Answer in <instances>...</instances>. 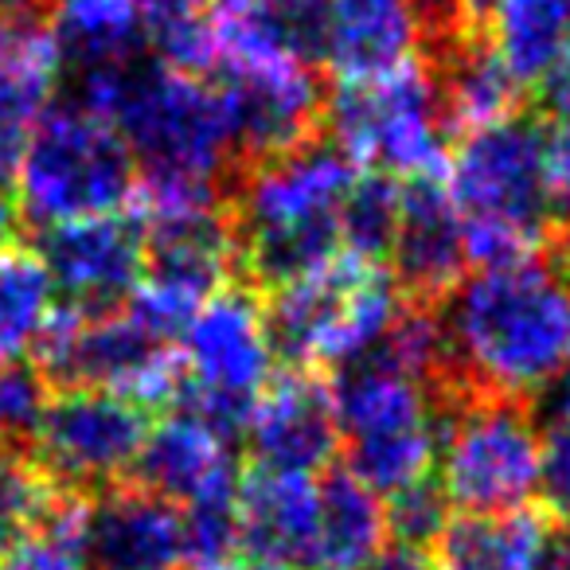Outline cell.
<instances>
[{
    "instance_id": "obj_25",
    "label": "cell",
    "mask_w": 570,
    "mask_h": 570,
    "mask_svg": "<svg viewBox=\"0 0 570 570\" xmlns=\"http://www.w3.org/2000/svg\"><path fill=\"white\" fill-rule=\"evenodd\" d=\"M551 523L531 508L453 515L434 543V570H539Z\"/></svg>"
},
{
    "instance_id": "obj_22",
    "label": "cell",
    "mask_w": 570,
    "mask_h": 570,
    "mask_svg": "<svg viewBox=\"0 0 570 570\" xmlns=\"http://www.w3.org/2000/svg\"><path fill=\"white\" fill-rule=\"evenodd\" d=\"M469 32L520 87H535L570 43V0H484Z\"/></svg>"
},
{
    "instance_id": "obj_42",
    "label": "cell",
    "mask_w": 570,
    "mask_h": 570,
    "mask_svg": "<svg viewBox=\"0 0 570 570\" xmlns=\"http://www.w3.org/2000/svg\"><path fill=\"white\" fill-rule=\"evenodd\" d=\"M559 274L570 282V227H567V235H562V246H559Z\"/></svg>"
},
{
    "instance_id": "obj_43",
    "label": "cell",
    "mask_w": 570,
    "mask_h": 570,
    "mask_svg": "<svg viewBox=\"0 0 570 570\" xmlns=\"http://www.w3.org/2000/svg\"><path fill=\"white\" fill-rule=\"evenodd\" d=\"M238 570H302V567H289V562H262V559H250L246 567Z\"/></svg>"
},
{
    "instance_id": "obj_6",
    "label": "cell",
    "mask_w": 570,
    "mask_h": 570,
    "mask_svg": "<svg viewBox=\"0 0 570 570\" xmlns=\"http://www.w3.org/2000/svg\"><path fill=\"white\" fill-rule=\"evenodd\" d=\"M137 184L141 176L118 129L79 102H56L43 114L12 173L20 215L36 230L126 212Z\"/></svg>"
},
{
    "instance_id": "obj_37",
    "label": "cell",
    "mask_w": 570,
    "mask_h": 570,
    "mask_svg": "<svg viewBox=\"0 0 570 570\" xmlns=\"http://www.w3.org/2000/svg\"><path fill=\"white\" fill-rule=\"evenodd\" d=\"M24 227V215H20L17 191H12V180H0V246H12Z\"/></svg>"
},
{
    "instance_id": "obj_5",
    "label": "cell",
    "mask_w": 570,
    "mask_h": 570,
    "mask_svg": "<svg viewBox=\"0 0 570 570\" xmlns=\"http://www.w3.org/2000/svg\"><path fill=\"white\" fill-rule=\"evenodd\" d=\"M414 297L399 289L387 266L336 258L333 266L269 289L266 325L277 360L297 372L352 364L380 356L395 321Z\"/></svg>"
},
{
    "instance_id": "obj_31",
    "label": "cell",
    "mask_w": 570,
    "mask_h": 570,
    "mask_svg": "<svg viewBox=\"0 0 570 570\" xmlns=\"http://www.w3.org/2000/svg\"><path fill=\"white\" fill-rule=\"evenodd\" d=\"M51 391L43 387L40 367L0 364V445H17L32 438Z\"/></svg>"
},
{
    "instance_id": "obj_32",
    "label": "cell",
    "mask_w": 570,
    "mask_h": 570,
    "mask_svg": "<svg viewBox=\"0 0 570 570\" xmlns=\"http://www.w3.org/2000/svg\"><path fill=\"white\" fill-rule=\"evenodd\" d=\"M539 492H543L547 508L570 523V414H559V419L543 430Z\"/></svg>"
},
{
    "instance_id": "obj_38",
    "label": "cell",
    "mask_w": 570,
    "mask_h": 570,
    "mask_svg": "<svg viewBox=\"0 0 570 570\" xmlns=\"http://www.w3.org/2000/svg\"><path fill=\"white\" fill-rule=\"evenodd\" d=\"M539 570H570V528L567 531H551Z\"/></svg>"
},
{
    "instance_id": "obj_29",
    "label": "cell",
    "mask_w": 570,
    "mask_h": 570,
    "mask_svg": "<svg viewBox=\"0 0 570 570\" xmlns=\"http://www.w3.org/2000/svg\"><path fill=\"white\" fill-rule=\"evenodd\" d=\"M399 204H403V184L383 173H364L360 168L341 207L344 254L356 262L383 266L399 227Z\"/></svg>"
},
{
    "instance_id": "obj_23",
    "label": "cell",
    "mask_w": 570,
    "mask_h": 570,
    "mask_svg": "<svg viewBox=\"0 0 570 570\" xmlns=\"http://www.w3.org/2000/svg\"><path fill=\"white\" fill-rule=\"evenodd\" d=\"M48 24L71 75L149 59V12L141 0H56Z\"/></svg>"
},
{
    "instance_id": "obj_11",
    "label": "cell",
    "mask_w": 570,
    "mask_h": 570,
    "mask_svg": "<svg viewBox=\"0 0 570 570\" xmlns=\"http://www.w3.org/2000/svg\"><path fill=\"white\" fill-rule=\"evenodd\" d=\"M32 360L43 380H56L63 387L110 391L145 411L176 403L180 391L176 348L137 325L129 309L82 313L59 305Z\"/></svg>"
},
{
    "instance_id": "obj_18",
    "label": "cell",
    "mask_w": 570,
    "mask_h": 570,
    "mask_svg": "<svg viewBox=\"0 0 570 570\" xmlns=\"http://www.w3.org/2000/svg\"><path fill=\"white\" fill-rule=\"evenodd\" d=\"M391 277L414 302L445 297L469 274L465 219L438 180H406L399 204V227L391 238Z\"/></svg>"
},
{
    "instance_id": "obj_39",
    "label": "cell",
    "mask_w": 570,
    "mask_h": 570,
    "mask_svg": "<svg viewBox=\"0 0 570 570\" xmlns=\"http://www.w3.org/2000/svg\"><path fill=\"white\" fill-rule=\"evenodd\" d=\"M145 12H149V24L160 17H176V12H191V9H204V0H141Z\"/></svg>"
},
{
    "instance_id": "obj_41",
    "label": "cell",
    "mask_w": 570,
    "mask_h": 570,
    "mask_svg": "<svg viewBox=\"0 0 570 570\" xmlns=\"http://www.w3.org/2000/svg\"><path fill=\"white\" fill-rule=\"evenodd\" d=\"M17 12H32V0H0V20L17 17Z\"/></svg>"
},
{
    "instance_id": "obj_35",
    "label": "cell",
    "mask_w": 570,
    "mask_h": 570,
    "mask_svg": "<svg viewBox=\"0 0 570 570\" xmlns=\"http://www.w3.org/2000/svg\"><path fill=\"white\" fill-rule=\"evenodd\" d=\"M539 87H543L551 110L559 114V118H570V43H567V51L559 56V63L547 71V79L539 82Z\"/></svg>"
},
{
    "instance_id": "obj_16",
    "label": "cell",
    "mask_w": 570,
    "mask_h": 570,
    "mask_svg": "<svg viewBox=\"0 0 570 570\" xmlns=\"http://www.w3.org/2000/svg\"><path fill=\"white\" fill-rule=\"evenodd\" d=\"M243 442L254 469L321 476L341 450V422L328 383L297 367L277 372L254 403Z\"/></svg>"
},
{
    "instance_id": "obj_4",
    "label": "cell",
    "mask_w": 570,
    "mask_h": 570,
    "mask_svg": "<svg viewBox=\"0 0 570 570\" xmlns=\"http://www.w3.org/2000/svg\"><path fill=\"white\" fill-rule=\"evenodd\" d=\"M445 191L465 219L469 269L539 258L551 219L543 129L528 118L465 134L445 165Z\"/></svg>"
},
{
    "instance_id": "obj_30",
    "label": "cell",
    "mask_w": 570,
    "mask_h": 570,
    "mask_svg": "<svg viewBox=\"0 0 570 570\" xmlns=\"http://www.w3.org/2000/svg\"><path fill=\"white\" fill-rule=\"evenodd\" d=\"M383 508H387L391 547H406V551H422V554L434 551L445 523L453 520L450 500H445V492L438 489L434 476L414 484V489L399 492V497L383 500Z\"/></svg>"
},
{
    "instance_id": "obj_27",
    "label": "cell",
    "mask_w": 570,
    "mask_h": 570,
    "mask_svg": "<svg viewBox=\"0 0 570 570\" xmlns=\"http://www.w3.org/2000/svg\"><path fill=\"white\" fill-rule=\"evenodd\" d=\"M59 294L32 246H0V364H32Z\"/></svg>"
},
{
    "instance_id": "obj_14",
    "label": "cell",
    "mask_w": 570,
    "mask_h": 570,
    "mask_svg": "<svg viewBox=\"0 0 570 570\" xmlns=\"http://www.w3.org/2000/svg\"><path fill=\"white\" fill-rule=\"evenodd\" d=\"M43 531L67 539L90 570L191 567L184 512L137 489L134 481L95 492V497H63Z\"/></svg>"
},
{
    "instance_id": "obj_7",
    "label": "cell",
    "mask_w": 570,
    "mask_h": 570,
    "mask_svg": "<svg viewBox=\"0 0 570 570\" xmlns=\"http://www.w3.org/2000/svg\"><path fill=\"white\" fill-rule=\"evenodd\" d=\"M341 422V450L348 453V473L367 489H411L434 473L442 406L430 383L383 360H364L328 383Z\"/></svg>"
},
{
    "instance_id": "obj_33",
    "label": "cell",
    "mask_w": 570,
    "mask_h": 570,
    "mask_svg": "<svg viewBox=\"0 0 570 570\" xmlns=\"http://www.w3.org/2000/svg\"><path fill=\"white\" fill-rule=\"evenodd\" d=\"M0 570H90V567L67 539H59L56 531H40V535L24 539V543L9 547V551L0 554Z\"/></svg>"
},
{
    "instance_id": "obj_44",
    "label": "cell",
    "mask_w": 570,
    "mask_h": 570,
    "mask_svg": "<svg viewBox=\"0 0 570 570\" xmlns=\"http://www.w3.org/2000/svg\"><path fill=\"white\" fill-rule=\"evenodd\" d=\"M219 4H238V0H219Z\"/></svg>"
},
{
    "instance_id": "obj_34",
    "label": "cell",
    "mask_w": 570,
    "mask_h": 570,
    "mask_svg": "<svg viewBox=\"0 0 570 570\" xmlns=\"http://www.w3.org/2000/svg\"><path fill=\"white\" fill-rule=\"evenodd\" d=\"M543 176L551 215L570 219V118H554V126L543 134Z\"/></svg>"
},
{
    "instance_id": "obj_36",
    "label": "cell",
    "mask_w": 570,
    "mask_h": 570,
    "mask_svg": "<svg viewBox=\"0 0 570 570\" xmlns=\"http://www.w3.org/2000/svg\"><path fill=\"white\" fill-rule=\"evenodd\" d=\"M356 570H434V562H430V554H422V551L387 547V551L375 554L372 562H364V567H356Z\"/></svg>"
},
{
    "instance_id": "obj_2",
    "label": "cell",
    "mask_w": 570,
    "mask_h": 570,
    "mask_svg": "<svg viewBox=\"0 0 570 570\" xmlns=\"http://www.w3.org/2000/svg\"><path fill=\"white\" fill-rule=\"evenodd\" d=\"M82 110L106 118L137 165V191L223 196L235 165V137L219 87L157 59L71 75Z\"/></svg>"
},
{
    "instance_id": "obj_20",
    "label": "cell",
    "mask_w": 570,
    "mask_h": 570,
    "mask_svg": "<svg viewBox=\"0 0 570 570\" xmlns=\"http://www.w3.org/2000/svg\"><path fill=\"white\" fill-rule=\"evenodd\" d=\"M63 56L51 24L36 12L0 20V180H12L32 129L56 106Z\"/></svg>"
},
{
    "instance_id": "obj_8",
    "label": "cell",
    "mask_w": 570,
    "mask_h": 570,
    "mask_svg": "<svg viewBox=\"0 0 570 570\" xmlns=\"http://www.w3.org/2000/svg\"><path fill=\"white\" fill-rule=\"evenodd\" d=\"M328 145L364 173L391 180H438L450 165L445 114L434 71L411 63L380 79L336 82L325 98Z\"/></svg>"
},
{
    "instance_id": "obj_9",
    "label": "cell",
    "mask_w": 570,
    "mask_h": 570,
    "mask_svg": "<svg viewBox=\"0 0 570 570\" xmlns=\"http://www.w3.org/2000/svg\"><path fill=\"white\" fill-rule=\"evenodd\" d=\"M176 360H180L176 411L207 422L230 442L243 438L254 403L274 383L282 364L269 341L262 297L238 285L207 297L176 341Z\"/></svg>"
},
{
    "instance_id": "obj_10",
    "label": "cell",
    "mask_w": 570,
    "mask_h": 570,
    "mask_svg": "<svg viewBox=\"0 0 570 570\" xmlns=\"http://www.w3.org/2000/svg\"><path fill=\"white\" fill-rule=\"evenodd\" d=\"M543 430L512 399L473 395L442 411L434 481L469 515L520 512L539 492Z\"/></svg>"
},
{
    "instance_id": "obj_3",
    "label": "cell",
    "mask_w": 570,
    "mask_h": 570,
    "mask_svg": "<svg viewBox=\"0 0 570 570\" xmlns=\"http://www.w3.org/2000/svg\"><path fill=\"white\" fill-rule=\"evenodd\" d=\"M356 173L328 141L254 160L227 204L238 266L277 289L344 258L341 207Z\"/></svg>"
},
{
    "instance_id": "obj_19",
    "label": "cell",
    "mask_w": 570,
    "mask_h": 570,
    "mask_svg": "<svg viewBox=\"0 0 570 570\" xmlns=\"http://www.w3.org/2000/svg\"><path fill=\"white\" fill-rule=\"evenodd\" d=\"M321 476L274 469L243 473L235 497L238 547L250 551V559L313 570L321 531Z\"/></svg>"
},
{
    "instance_id": "obj_17",
    "label": "cell",
    "mask_w": 570,
    "mask_h": 570,
    "mask_svg": "<svg viewBox=\"0 0 570 570\" xmlns=\"http://www.w3.org/2000/svg\"><path fill=\"white\" fill-rule=\"evenodd\" d=\"M238 481L243 469L235 458V442L184 411L153 422L134 469L137 489L153 492L180 512L230 508L238 497Z\"/></svg>"
},
{
    "instance_id": "obj_26",
    "label": "cell",
    "mask_w": 570,
    "mask_h": 570,
    "mask_svg": "<svg viewBox=\"0 0 570 570\" xmlns=\"http://www.w3.org/2000/svg\"><path fill=\"white\" fill-rule=\"evenodd\" d=\"M387 508L348 469L321 476V531L313 570H356L387 551Z\"/></svg>"
},
{
    "instance_id": "obj_12",
    "label": "cell",
    "mask_w": 570,
    "mask_h": 570,
    "mask_svg": "<svg viewBox=\"0 0 570 570\" xmlns=\"http://www.w3.org/2000/svg\"><path fill=\"white\" fill-rule=\"evenodd\" d=\"M149 411L110 391L59 387L32 430V458L59 492H106L129 484L149 438Z\"/></svg>"
},
{
    "instance_id": "obj_15",
    "label": "cell",
    "mask_w": 570,
    "mask_h": 570,
    "mask_svg": "<svg viewBox=\"0 0 570 570\" xmlns=\"http://www.w3.org/2000/svg\"><path fill=\"white\" fill-rule=\"evenodd\" d=\"M36 254L59 302L82 313L126 309L145 277V230L126 212L40 230Z\"/></svg>"
},
{
    "instance_id": "obj_1",
    "label": "cell",
    "mask_w": 570,
    "mask_h": 570,
    "mask_svg": "<svg viewBox=\"0 0 570 570\" xmlns=\"http://www.w3.org/2000/svg\"><path fill=\"white\" fill-rule=\"evenodd\" d=\"M445 372L473 395L523 403L570 364V282L539 258L469 269L442 297Z\"/></svg>"
},
{
    "instance_id": "obj_28",
    "label": "cell",
    "mask_w": 570,
    "mask_h": 570,
    "mask_svg": "<svg viewBox=\"0 0 570 570\" xmlns=\"http://www.w3.org/2000/svg\"><path fill=\"white\" fill-rule=\"evenodd\" d=\"M63 497L67 492L51 484L32 453L20 445H0V554L40 535Z\"/></svg>"
},
{
    "instance_id": "obj_24",
    "label": "cell",
    "mask_w": 570,
    "mask_h": 570,
    "mask_svg": "<svg viewBox=\"0 0 570 570\" xmlns=\"http://www.w3.org/2000/svg\"><path fill=\"white\" fill-rule=\"evenodd\" d=\"M434 82L445 126L461 129V134L500 126L520 114L515 106H520L523 87L500 67V59L484 48L476 32H453V43L445 48Z\"/></svg>"
},
{
    "instance_id": "obj_13",
    "label": "cell",
    "mask_w": 570,
    "mask_h": 570,
    "mask_svg": "<svg viewBox=\"0 0 570 570\" xmlns=\"http://www.w3.org/2000/svg\"><path fill=\"white\" fill-rule=\"evenodd\" d=\"M212 82L219 87L235 153L250 157V165L317 141V129L325 126L328 95L317 71L302 59L274 51L227 56Z\"/></svg>"
},
{
    "instance_id": "obj_40",
    "label": "cell",
    "mask_w": 570,
    "mask_h": 570,
    "mask_svg": "<svg viewBox=\"0 0 570 570\" xmlns=\"http://www.w3.org/2000/svg\"><path fill=\"white\" fill-rule=\"evenodd\" d=\"M554 403H559V414H570V364H567V372L559 375V383H554Z\"/></svg>"
},
{
    "instance_id": "obj_21",
    "label": "cell",
    "mask_w": 570,
    "mask_h": 570,
    "mask_svg": "<svg viewBox=\"0 0 570 570\" xmlns=\"http://www.w3.org/2000/svg\"><path fill=\"white\" fill-rule=\"evenodd\" d=\"M430 32V0H336L325 67L336 75V82L380 79L419 63Z\"/></svg>"
}]
</instances>
